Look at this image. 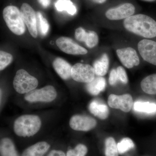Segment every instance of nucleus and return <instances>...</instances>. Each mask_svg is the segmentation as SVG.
Masks as SVG:
<instances>
[{
    "instance_id": "nucleus-1",
    "label": "nucleus",
    "mask_w": 156,
    "mask_h": 156,
    "mask_svg": "<svg viewBox=\"0 0 156 156\" xmlns=\"http://www.w3.org/2000/svg\"><path fill=\"white\" fill-rule=\"evenodd\" d=\"M124 27L127 30L147 38L156 37V21L145 14H134L124 20Z\"/></svg>"
},
{
    "instance_id": "nucleus-2",
    "label": "nucleus",
    "mask_w": 156,
    "mask_h": 156,
    "mask_svg": "<svg viewBox=\"0 0 156 156\" xmlns=\"http://www.w3.org/2000/svg\"><path fill=\"white\" fill-rule=\"evenodd\" d=\"M41 125V120L37 116L23 115L15 120L14 132L20 136L29 137L36 134L40 130Z\"/></svg>"
},
{
    "instance_id": "nucleus-3",
    "label": "nucleus",
    "mask_w": 156,
    "mask_h": 156,
    "mask_svg": "<svg viewBox=\"0 0 156 156\" xmlns=\"http://www.w3.org/2000/svg\"><path fill=\"white\" fill-rule=\"evenodd\" d=\"M3 16L7 26L13 33L17 35H21L24 33L25 23L21 17L20 10L17 7L7 6L3 10Z\"/></svg>"
},
{
    "instance_id": "nucleus-4",
    "label": "nucleus",
    "mask_w": 156,
    "mask_h": 156,
    "mask_svg": "<svg viewBox=\"0 0 156 156\" xmlns=\"http://www.w3.org/2000/svg\"><path fill=\"white\" fill-rule=\"evenodd\" d=\"M38 85L36 78L23 69L17 71L13 81L14 89L20 94L28 93L35 89Z\"/></svg>"
},
{
    "instance_id": "nucleus-5",
    "label": "nucleus",
    "mask_w": 156,
    "mask_h": 156,
    "mask_svg": "<svg viewBox=\"0 0 156 156\" xmlns=\"http://www.w3.org/2000/svg\"><path fill=\"white\" fill-rule=\"evenodd\" d=\"M136 10V7L133 3L124 2L106 9L105 15L109 20H120L134 15Z\"/></svg>"
},
{
    "instance_id": "nucleus-6",
    "label": "nucleus",
    "mask_w": 156,
    "mask_h": 156,
    "mask_svg": "<svg viewBox=\"0 0 156 156\" xmlns=\"http://www.w3.org/2000/svg\"><path fill=\"white\" fill-rule=\"evenodd\" d=\"M57 92L55 88L52 86H48L26 93L24 98L29 102H50L55 100Z\"/></svg>"
},
{
    "instance_id": "nucleus-7",
    "label": "nucleus",
    "mask_w": 156,
    "mask_h": 156,
    "mask_svg": "<svg viewBox=\"0 0 156 156\" xmlns=\"http://www.w3.org/2000/svg\"><path fill=\"white\" fill-rule=\"evenodd\" d=\"M94 68L89 64L76 63L71 70V77L74 80L80 83H88L95 79Z\"/></svg>"
},
{
    "instance_id": "nucleus-8",
    "label": "nucleus",
    "mask_w": 156,
    "mask_h": 156,
    "mask_svg": "<svg viewBox=\"0 0 156 156\" xmlns=\"http://www.w3.org/2000/svg\"><path fill=\"white\" fill-rule=\"evenodd\" d=\"M20 11L23 22L27 27L30 33L34 38H36L37 36V14L34 10L27 3H23Z\"/></svg>"
},
{
    "instance_id": "nucleus-9",
    "label": "nucleus",
    "mask_w": 156,
    "mask_h": 156,
    "mask_svg": "<svg viewBox=\"0 0 156 156\" xmlns=\"http://www.w3.org/2000/svg\"><path fill=\"white\" fill-rule=\"evenodd\" d=\"M138 51L145 61L156 66V42L144 39L138 43Z\"/></svg>"
},
{
    "instance_id": "nucleus-10",
    "label": "nucleus",
    "mask_w": 156,
    "mask_h": 156,
    "mask_svg": "<svg viewBox=\"0 0 156 156\" xmlns=\"http://www.w3.org/2000/svg\"><path fill=\"white\" fill-rule=\"evenodd\" d=\"M108 105L112 108L119 109L125 112L131 111L133 105L132 96L129 94L118 95L111 94L108 99Z\"/></svg>"
},
{
    "instance_id": "nucleus-11",
    "label": "nucleus",
    "mask_w": 156,
    "mask_h": 156,
    "mask_svg": "<svg viewBox=\"0 0 156 156\" xmlns=\"http://www.w3.org/2000/svg\"><path fill=\"white\" fill-rule=\"evenodd\" d=\"M97 125L96 120L91 117L76 115L69 121L70 127L73 130L87 131L93 129Z\"/></svg>"
},
{
    "instance_id": "nucleus-12",
    "label": "nucleus",
    "mask_w": 156,
    "mask_h": 156,
    "mask_svg": "<svg viewBox=\"0 0 156 156\" xmlns=\"http://www.w3.org/2000/svg\"><path fill=\"white\" fill-rule=\"evenodd\" d=\"M57 47L64 53L71 55H84L88 53L87 49L77 44L71 39L61 37L56 41Z\"/></svg>"
},
{
    "instance_id": "nucleus-13",
    "label": "nucleus",
    "mask_w": 156,
    "mask_h": 156,
    "mask_svg": "<svg viewBox=\"0 0 156 156\" xmlns=\"http://www.w3.org/2000/svg\"><path fill=\"white\" fill-rule=\"evenodd\" d=\"M116 53L123 65L131 69L140 64V59L136 50L131 48L118 49Z\"/></svg>"
},
{
    "instance_id": "nucleus-14",
    "label": "nucleus",
    "mask_w": 156,
    "mask_h": 156,
    "mask_svg": "<svg viewBox=\"0 0 156 156\" xmlns=\"http://www.w3.org/2000/svg\"><path fill=\"white\" fill-rule=\"evenodd\" d=\"M75 36L77 41L85 42L87 47L90 48H94L98 44V36L93 31L87 32L82 27H79L76 30Z\"/></svg>"
},
{
    "instance_id": "nucleus-15",
    "label": "nucleus",
    "mask_w": 156,
    "mask_h": 156,
    "mask_svg": "<svg viewBox=\"0 0 156 156\" xmlns=\"http://www.w3.org/2000/svg\"><path fill=\"white\" fill-rule=\"evenodd\" d=\"M53 67L59 76L64 80H67L71 77L72 67L64 59L57 58L53 62Z\"/></svg>"
},
{
    "instance_id": "nucleus-16",
    "label": "nucleus",
    "mask_w": 156,
    "mask_h": 156,
    "mask_svg": "<svg viewBox=\"0 0 156 156\" xmlns=\"http://www.w3.org/2000/svg\"><path fill=\"white\" fill-rule=\"evenodd\" d=\"M89 109L91 113L101 119H105L109 114L106 105L97 100L92 101L89 104Z\"/></svg>"
},
{
    "instance_id": "nucleus-17",
    "label": "nucleus",
    "mask_w": 156,
    "mask_h": 156,
    "mask_svg": "<svg viewBox=\"0 0 156 156\" xmlns=\"http://www.w3.org/2000/svg\"><path fill=\"white\" fill-rule=\"evenodd\" d=\"M50 147L48 143L39 142L27 148L23 153L22 156H43Z\"/></svg>"
},
{
    "instance_id": "nucleus-18",
    "label": "nucleus",
    "mask_w": 156,
    "mask_h": 156,
    "mask_svg": "<svg viewBox=\"0 0 156 156\" xmlns=\"http://www.w3.org/2000/svg\"><path fill=\"white\" fill-rule=\"evenodd\" d=\"M106 85V81L104 78L97 77L95 78L92 82L88 83L86 88L89 93L93 95H96L105 89Z\"/></svg>"
},
{
    "instance_id": "nucleus-19",
    "label": "nucleus",
    "mask_w": 156,
    "mask_h": 156,
    "mask_svg": "<svg viewBox=\"0 0 156 156\" xmlns=\"http://www.w3.org/2000/svg\"><path fill=\"white\" fill-rule=\"evenodd\" d=\"M109 64L108 56L104 53L99 59H97L93 64L95 74L100 76H104L108 72Z\"/></svg>"
},
{
    "instance_id": "nucleus-20",
    "label": "nucleus",
    "mask_w": 156,
    "mask_h": 156,
    "mask_svg": "<svg viewBox=\"0 0 156 156\" xmlns=\"http://www.w3.org/2000/svg\"><path fill=\"white\" fill-rule=\"evenodd\" d=\"M141 88L143 91L150 95L156 94V74L151 75L141 81Z\"/></svg>"
},
{
    "instance_id": "nucleus-21",
    "label": "nucleus",
    "mask_w": 156,
    "mask_h": 156,
    "mask_svg": "<svg viewBox=\"0 0 156 156\" xmlns=\"http://www.w3.org/2000/svg\"><path fill=\"white\" fill-rule=\"evenodd\" d=\"M0 149L2 156H18L14 144L9 138L1 140Z\"/></svg>"
},
{
    "instance_id": "nucleus-22",
    "label": "nucleus",
    "mask_w": 156,
    "mask_h": 156,
    "mask_svg": "<svg viewBox=\"0 0 156 156\" xmlns=\"http://www.w3.org/2000/svg\"><path fill=\"white\" fill-rule=\"evenodd\" d=\"M55 7L57 11H66L71 15H75L77 12L76 8L70 0H57Z\"/></svg>"
},
{
    "instance_id": "nucleus-23",
    "label": "nucleus",
    "mask_w": 156,
    "mask_h": 156,
    "mask_svg": "<svg viewBox=\"0 0 156 156\" xmlns=\"http://www.w3.org/2000/svg\"><path fill=\"white\" fill-rule=\"evenodd\" d=\"M134 109L140 112L152 113L156 112V104L149 102L136 101L134 103Z\"/></svg>"
},
{
    "instance_id": "nucleus-24",
    "label": "nucleus",
    "mask_w": 156,
    "mask_h": 156,
    "mask_svg": "<svg viewBox=\"0 0 156 156\" xmlns=\"http://www.w3.org/2000/svg\"><path fill=\"white\" fill-rule=\"evenodd\" d=\"M117 144L114 138L109 137L105 140V156H119Z\"/></svg>"
},
{
    "instance_id": "nucleus-25",
    "label": "nucleus",
    "mask_w": 156,
    "mask_h": 156,
    "mask_svg": "<svg viewBox=\"0 0 156 156\" xmlns=\"http://www.w3.org/2000/svg\"><path fill=\"white\" fill-rule=\"evenodd\" d=\"M117 147L119 154H122L134 148V144L132 140L128 137H126L118 143Z\"/></svg>"
},
{
    "instance_id": "nucleus-26",
    "label": "nucleus",
    "mask_w": 156,
    "mask_h": 156,
    "mask_svg": "<svg viewBox=\"0 0 156 156\" xmlns=\"http://www.w3.org/2000/svg\"><path fill=\"white\" fill-rule=\"evenodd\" d=\"M37 16L38 20L39 29L41 34L43 36L46 35L50 28V25L48 20L43 17L41 12H37Z\"/></svg>"
},
{
    "instance_id": "nucleus-27",
    "label": "nucleus",
    "mask_w": 156,
    "mask_h": 156,
    "mask_svg": "<svg viewBox=\"0 0 156 156\" xmlns=\"http://www.w3.org/2000/svg\"><path fill=\"white\" fill-rule=\"evenodd\" d=\"M13 61V56L5 51L0 52V70L5 69Z\"/></svg>"
},
{
    "instance_id": "nucleus-28",
    "label": "nucleus",
    "mask_w": 156,
    "mask_h": 156,
    "mask_svg": "<svg viewBox=\"0 0 156 156\" xmlns=\"http://www.w3.org/2000/svg\"><path fill=\"white\" fill-rule=\"evenodd\" d=\"M87 152L88 149L86 146L83 144H79L73 149L69 151L66 156H85Z\"/></svg>"
},
{
    "instance_id": "nucleus-29",
    "label": "nucleus",
    "mask_w": 156,
    "mask_h": 156,
    "mask_svg": "<svg viewBox=\"0 0 156 156\" xmlns=\"http://www.w3.org/2000/svg\"><path fill=\"white\" fill-rule=\"evenodd\" d=\"M116 71L118 81H121L123 84H127L128 82V76L124 68L119 66L117 68Z\"/></svg>"
},
{
    "instance_id": "nucleus-30",
    "label": "nucleus",
    "mask_w": 156,
    "mask_h": 156,
    "mask_svg": "<svg viewBox=\"0 0 156 156\" xmlns=\"http://www.w3.org/2000/svg\"><path fill=\"white\" fill-rule=\"evenodd\" d=\"M118 82L117 76L116 69H112L109 77V83L111 86H114Z\"/></svg>"
},
{
    "instance_id": "nucleus-31",
    "label": "nucleus",
    "mask_w": 156,
    "mask_h": 156,
    "mask_svg": "<svg viewBox=\"0 0 156 156\" xmlns=\"http://www.w3.org/2000/svg\"><path fill=\"white\" fill-rule=\"evenodd\" d=\"M48 156H66L63 151H61L53 150L48 154Z\"/></svg>"
},
{
    "instance_id": "nucleus-32",
    "label": "nucleus",
    "mask_w": 156,
    "mask_h": 156,
    "mask_svg": "<svg viewBox=\"0 0 156 156\" xmlns=\"http://www.w3.org/2000/svg\"><path fill=\"white\" fill-rule=\"evenodd\" d=\"M39 2L44 8H47L50 5L51 0H38Z\"/></svg>"
},
{
    "instance_id": "nucleus-33",
    "label": "nucleus",
    "mask_w": 156,
    "mask_h": 156,
    "mask_svg": "<svg viewBox=\"0 0 156 156\" xmlns=\"http://www.w3.org/2000/svg\"><path fill=\"white\" fill-rule=\"evenodd\" d=\"M90 1H92V2L95 3V4L101 5V4H104L108 0H90Z\"/></svg>"
},
{
    "instance_id": "nucleus-34",
    "label": "nucleus",
    "mask_w": 156,
    "mask_h": 156,
    "mask_svg": "<svg viewBox=\"0 0 156 156\" xmlns=\"http://www.w3.org/2000/svg\"><path fill=\"white\" fill-rule=\"evenodd\" d=\"M144 1H147V2H153V1H154L155 0H144Z\"/></svg>"
}]
</instances>
